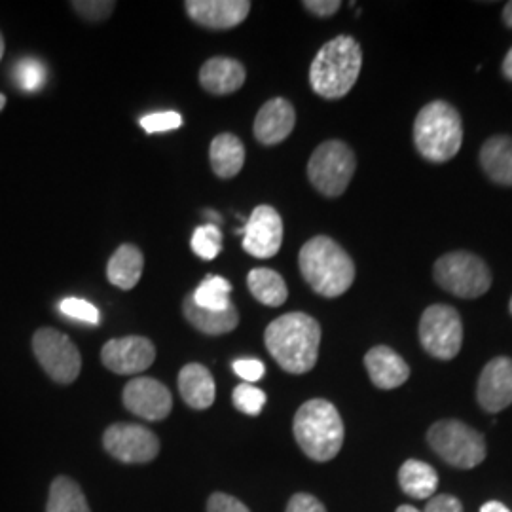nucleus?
<instances>
[{
	"label": "nucleus",
	"instance_id": "14",
	"mask_svg": "<svg viewBox=\"0 0 512 512\" xmlns=\"http://www.w3.org/2000/svg\"><path fill=\"white\" fill-rule=\"evenodd\" d=\"M124 406L143 420L162 421L171 414L173 397L162 382L139 376L124 387Z\"/></svg>",
	"mask_w": 512,
	"mask_h": 512
},
{
	"label": "nucleus",
	"instance_id": "35",
	"mask_svg": "<svg viewBox=\"0 0 512 512\" xmlns=\"http://www.w3.org/2000/svg\"><path fill=\"white\" fill-rule=\"evenodd\" d=\"M234 372L247 384H255L258 380H262L266 366L258 359H239L234 363Z\"/></svg>",
	"mask_w": 512,
	"mask_h": 512
},
{
	"label": "nucleus",
	"instance_id": "19",
	"mask_svg": "<svg viewBox=\"0 0 512 512\" xmlns=\"http://www.w3.org/2000/svg\"><path fill=\"white\" fill-rule=\"evenodd\" d=\"M365 366L372 384L380 389H395L410 378V368L403 357L387 346H376L366 353Z\"/></svg>",
	"mask_w": 512,
	"mask_h": 512
},
{
	"label": "nucleus",
	"instance_id": "16",
	"mask_svg": "<svg viewBox=\"0 0 512 512\" xmlns=\"http://www.w3.org/2000/svg\"><path fill=\"white\" fill-rule=\"evenodd\" d=\"M476 397L480 406L497 414L512 404V359L509 357H495L484 366L480 378Z\"/></svg>",
	"mask_w": 512,
	"mask_h": 512
},
{
	"label": "nucleus",
	"instance_id": "3",
	"mask_svg": "<svg viewBox=\"0 0 512 512\" xmlns=\"http://www.w3.org/2000/svg\"><path fill=\"white\" fill-rule=\"evenodd\" d=\"M363 67V52L353 37L332 38L310 67L311 90L323 99H340L351 92Z\"/></svg>",
	"mask_w": 512,
	"mask_h": 512
},
{
	"label": "nucleus",
	"instance_id": "8",
	"mask_svg": "<svg viewBox=\"0 0 512 512\" xmlns=\"http://www.w3.org/2000/svg\"><path fill=\"white\" fill-rule=\"evenodd\" d=\"M435 279L440 287L459 298H478L492 287L488 266L465 251L440 256L435 262Z\"/></svg>",
	"mask_w": 512,
	"mask_h": 512
},
{
	"label": "nucleus",
	"instance_id": "37",
	"mask_svg": "<svg viewBox=\"0 0 512 512\" xmlns=\"http://www.w3.org/2000/svg\"><path fill=\"white\" fill-rule=\"evenodd\" d=\"M287 512H327L325 505L310 494H296L291 497Z\"/></svg>",
	"mask_w": 512,
	"mask_h": 512
},
{
	"label": "nucleus",
	"instance_id": "27",
	"mask_svg": "<svg viewBox=\"0 0 512 512\" xmlns=\"http://www.w3.org/2000/svg\"><path fill=\"white\" fill-rule=\"evenodd\" d=\"M46 512H92L82 488L69 476H57L50 486Z\"/></svg>",
	"mask_w": 512,
	"mask_h": 512
},
{
	"label": "nucleus",
	"instance_id": "12",
	"mask_svg": "<svg viewBox=\"0 0 512 512\" xmlns=\"http://www.w3.org/2000/svg\"><path fill=\"white\" fill-rule=\"evenodd\" d=\"M243 249L255 258H272L283 243V220L272 205H258L243 230Z\"/></svg>",
	"mask_w": 512,
	"mask_h": 512
},
{
	"label": "nucleus",
	"instance_id": "30",
	"mask_svg": "<svg viewBox=\"0 0 512 512\" xmlns=\"http://www.w3.org/2000/svg\"><path fill=\"white\" fill-rule=\"evenodd\" d=\"M16 82L23 92L35 93L42 90L46 82V69L35 57H25L16 65Z\"/></svg>",
	"mask_w": 512,
	"mask_h": 512
},
{
	"label": "nucleus",
	"instance_id": "26",
	"mask_svg": "<svg viewBox=\"0 0 512 512\" xmlns=\"http://www.w3.org/2000/svg\"><path fill=\"white\" fill-rule=\"evenodd\" d=\"M247 287L260 304L270 306V308L283 306L289 296L285 279L270 268L251 270L247 275Z\"/></svg>",
	"mask_w": 512,
	"mask_h": 512
},
{
	"label": "nucleus",
	"instance_id": "38",
	"mask_svg": "<svg viewBox=\"0 0 512 512\" xmlns=\"http://www.w3.org/2000/svg\"><path fill=\"white\" fill-rule=\"evenodd\" d=\"M423 512H463V505L454 495H435L427 501Z\"/></svg>",
	"mask_w": 512,
	"mask_h": 512
},
{
	"label": "nucleus",
	"instance_id": "21",
	"mask_svg": "<svg viewBox=\"0 0 512 512\" xmlns=\"http://www.w3.org/2000/svg\"><path fill=\"white\" fill-rule=\"evenodd\" d=\"M145 270V256L135 245H120L107 264V277L110 283L122 291H131Z\"/></svg>",
	"mask_w": 512,
	"mask_h": 512
},
{
	"label": "nucleus",
	"instance_id": "20",
	"mask_svg": "<svg viewBox=\"0 0 512 512\" xmlns=\"http://www.w3.org/2000/svg\"><path fill=\"white\" fill-rule=\"evenodd\" d=\"M179 393L184 403L194 410H207L215 403L217 387L211 372L200 365L190 363L179 372Z\"/></svg>",
	"mask_w": 512,
	"mask_h": 512
},
{
	"label": "nucleus",
	"instance_id": "46",
	"mask_svg": "<svg viewBox=\"0 0 512 512\" xmlns=\"http://www.w3.org/2000/svg\"><path fill=\"white\" fill-rule=\"evenodd\" d=\"M509 308H511V313H512V298H511V306H509Z\"/></svg>",
	"mask_w": 512,
	"mask_h": 512
},
{
	"label": "nucleus",
	"instance_id": "45",
	"mask_svg": "<svg viewBox=\"0 0 512 512\" xmlns=\"http://www.w3.org/2000/svg\"><path fill=\"white\" fill-rule=\"evenodd\" d=\"M2 55H4V38L0 35V59H2Z\"/></svg>",
	"mask_w": 512,
	"mask_h": 512
},
{
	"label": "nucleus",
	"instance_id": "4",
	"mask_svg": "<svg viewBox=\"0 0 512 512\" xmlns=\"http://www.w3.org/2000/svg\"><path fill=\"white\" fill-rule=\"evenodd\" d=\"M293 431L302 452L319 463L336 458L344 444V421L325 399L302 404L294 416Z\"/></svg>",
	"mask_w": 512,
	"mask_h": 512
},
{
	"label": "nucleus",
	"instance_id": "2",
	"mask_svg": "<svg viewBox=\"0 0 512 512\" xmlns=\"http://www.w3.org/2000/svg\"><path fill=\"white\" fill-rule=\"evenodd\" d=\"M298 266L311 289L327 298L342 296L355 281L351 256L327 236H315L300 249Z\"/></svg>",
	"mask_w": 512,
	"mask_h": 512
},
{
	"label": "nucleus",
	"instance_id": "28",
	"mask_svg": "<svg viewBox=\"0 0 512 512\" xmlns=\"http://www.w3.org/2000/svg\"><path fill=\"white\" fill-rule=\"evenodd\" d=\"M230 293L232 285L228 279L219 275H207L192 294V300L203 310L224 311L234 306L230 300Z\"/></svg>",
	"mask_w": 512,
	"mask_h": 512
},
{
	"label": "nucleus",
	"instance_id": "31",
	"mask_svg": "<svg viewBox=\"0 0 512 512\" xmlns=\"http://www.w3.org/2000/svg\"><path fill=\"white\" fill-rule=\"evenodd\" d=\"M232 401L239 412L247 416H258L266 404V393L253 384H241L234 389Z\"/></svg>",
	"mask_w": 512,
	"mask_h": 512
},
{
	"label": "nucleus",
	"instance_id": "11",
	"mask_svg": "<svg viewBox=\"0 0 512 512\" xmlns=\"http://www.w3.org/2000/svg\"><path fill=\"white\" fill-rule=\"evenodd\" d=\"M103 446L122 463H148L160 454V440L143 425L114 423L103 435Z\"/></svg>",
	"mask_w": 512,
	"mask_h": 512
},
{
	"label": "nucleus",
	"instance_id": "39",
	"mask_svg": "<svg viewBox=\"0 0 512 512\" xmlns=\"http://www.w3.org/2000/svg\"><path fill=\"white\" fill-rule=\"evenodd\" d=\"M340 6H342L340 0H306L304 2V8L317 18L334 16L340 10Z\"/></svg>",
	"mask_w": 512,
	"mask_h": 512
},
{
	"label": "nucleus",
	"instance_id": "25",
	"mask_svg": "<svg viewBox=\"0 0 512 512\" xmlns=\"http://www.w3.org/2000/svg\"><path fill=\"white\" fill-rule=\"evenodd\" d=\"M399 484L404 494L414 499H429L439 488V475L431 465L418 459H408L399 471Z\"/></svg>",
	"mask_w": 512,
	"mask_h": 512
},
{
	"label": "nucleus",
	"instance_id": "29",
	"mask_svg": "<svg viewBox=\"0 0 512 512\" xmlns=\"http://www.w3.org/2000/svg\"><path fill=\"white\" fill-rule=\"evenodd\" d=\"M192 249L203 260H213L222 251V234L217 224H205L194 230Z\"/></svg>",
	"mask_w": 512,
	"mask_h": 512
},
{
	"label": "nucleus",
	"instance_id": "44",
	"mask_svg": "<svg viewBox=\"0 0 512 512\" xmlns=\"http://www.w3.org/2000/svg\"><path fill=\"white\" fill-rule=\"evenodd\" d=\"M6 107V97L0 93V110L4 109Z\"/></svg>",
	"mask_w": 512,
	"mask_h": 512
},
{
	"label": "nucleus",
	"instance_id": "42",
	"mask_svg": "<svg viewBox=\"0 0 512 512\" xmlns=\"http://www.w3.org/2000/svg\"><path fill=\"white\" fill-rule=\"evenodd\" d=\"M503 21L507 23V27L512 29V2L505 4V10H503Z\"/></svg>",
	"mask_w": 512,
	"mask_h": 512
},
{
	"label": "nucleus",
	"instance_id": "6",
	"mask_svg": "<svg viewBox=\"0 0 512 512\" xmlns=\"http://www.w3.org/2000/svg\"><path fill=\"white\" fill-rule=\"evenodd\" d=\"M427 440L442 461L458 469H473L486 458L484 437L463 421H437L429 429Z\"/></svg>",
	"mask_w": 512,
	"mask_h": 512
},
{
	"label": "nucleus",
	"instance_id": "18",
	"mask_svg": "<svg viewBox=\"0 0 512 512\" xmlns=\"http://www.w3.org/2000/svg\"><path fill=\"white\" fill-rule=\"evenodd\" d=\"M245 67L232 57H211L200 69V84L205 92L213 95H230L245 84Z\"/></svg>",
	"mask_w": 512,
	"mask_h": 512
},
{
	"label": "nucleus",
	"instance_id": "41",
	"mask_svg": "<svg viewBox=\"0 0 512 512\" xmlns=\"http://www.w3.org/2000/svg\"><path fill=\"white\" fill-rule=\"evenodd\" d=\"M503 74L512 80V48L509 50V54L505 57V61H503Z\"/></svg>",
	"mask_w": 512,
	"mask_h": 512
},
{
	"label": "nucleus",
	"instance_id": "10",
	"mask_svg": "<svg viewBox=\"0 0 512 512\" xmlns=\"http://www.w3.org/2000/svg\"><path fill=\"white\" fill-rule=\"evenodd\" d=\"M420 340L431 357L454 359L463 344V323L458 311L446 304L429 306L421 315Z\"/></svg>",
	"mask_w": 512,
	"mask_h": 512
},
{
	"label": "nucleus",
	"instance_id": "22",
	"mask_svg": "<svg viewBox=\"0 0 512 512\" xmlns=\"http://www.w3.org/2000/svg\"><path fill=\"white\" fill-rule=\"evenodd\" d=\"M209 160L219 179H232L243 169L245 147L234 133H220L211 143Z\"/></svg>",
	"mask_w": 512,
	"mask_h": 512
},
{
	"label": "nucleus",
	"instance_id": "5",
	"mask_svg": "<svg viewBox=\"0 0 512 512\" xmlns=\"http://www.w3.org/2000/svg\"><path fill=\"white\" fill-rule=\"evenodd\" d=\"M414 143L429 162L452 160L463 143V124L458 110L446 101H433L420 110L414 124Z\"/></svg>",
	"mask_w": 512,
	"mask_h": 512
},
{
	"label": "nucleus",
	"instance_id": "32",
	"mask_svg": "<svg viewBox=\"0 0 512 512\" xmlns=\"http://www.w3.org/2000/svg\"><path fill=\"white\" fill-rule=\"evenodd\" d=\"M59 311L74 321L88 323V325H99L101 323V313L93 306L92 302L84 298H74L67 296L59 302Z\"/></svg>",
	"mask_w": 512,
	"mask_h": 512
},
{
	"label": "nucleus",
	"instance_id": "33",
	"mask_svg": "<svg viewBox=\"0 0 512 512\" xmlns=\"http://www.w3.org/2000/svg\"><path fill=\"white\" fill-rule=\"evenodd\" d=\"M141 126L147 133H162V131H171V129L181 128L183 118L179 112L167 110V112H154L141 118Z\"/></svg>",
	"mask_w": 512,
	"mask_h": 512
},
{
	"label": "nucleus",
	"instance_id": "34",
	"mask_svg": "<svg viewBox=\"0 0 512 512\" xmlns=\"http://www.w3.org/2000/svg\"><path fill=\"white\" fill-rule=\"evenodd\" d=\"M74 10L88 21H103L110 18V14L116 8V2L110 0H74Z\"/></svg>",
	"mask_w": 512,
	"mask_h": 512
},
{
	"label": "nucleus",
	"instance_id": "9",
	"mask_svg": "<svg viewBox=\"0 0 512 512\" xmlns=\"http://www.w3.org/2000/svg\"><path fill=\"white\" fill-rule=\"evenodd\" d=\"M33 351L44 372L57 384H73L82 370L80 351L73 340L59 330L38 329L33 336Z\"/></svg>",
	"mask_w": 512,
	"mask_h": 512
},
{
	"label": "nucleus",
	"instance_id": "17",
	"mask_svg": "<svg viewBox=\"0 0 512 512\" xmlns=\"http://www.w3.org/2000/svg\"><path fill=\"white\" fill-rule=\"evenodd\" d=\"M296 124V110L293 105L283 99L275 97L262 105L255 118V137L260 145L272 147L285 141L293 133Z\"/></svg>",
	"mask_w": 512,
	"mask_h": 512
},
{
	"label": "nucleus",
	"instance_id": "23",
	"mask_svg": "<svg viewBox=\"0 0 512 512\" xmlns=\"http://www.w3.org/2000/svg\"><path fill=\"white\" fill-rule=\"evenodd\" d=\"M183 313L186 321L209 336L228 334L238 327L239 313L236 306L224 311L203 310L194 304L192 296H186L183 302Z\"/></svg>",
	"mask_w": 512,
	"mask_h": 512
},
{
	"label": "nucleus",
	"instance_id": "43",
	"mask_svg": "<svg viewBox=\"0 0 512 512\" xmlns=\"http://www.w3.org/2000/svg\"><path fill=\"white\" fill-rule=\"evenodd\" d=\"M397 512H423L420 509H416V507H410V505H403V507H399Z\"/></svg>",
	"mask_w": 512,
	"mask_h": 512
},
{
	"label": "nucleus",
	"instance_id": "15",
	"mask_svg": "<svg viewBox=\"0 0 512 512\" xmlns=\"http://www.w3.org/2000/svg\"><path fill=\"white\" fill-rule=\"evenodd\" d=\"M186 14L192 21L213 31L234 29L243 23L249 12V0H188L184 2Z\"/></svg>",
	"mask_w": 512,
	"mask_h": 512
},
{
	"label": "nucleus",
	"instance_id": "13",
	"mask_svg": "<svg viewBox=\"0 0 512 512\" xmlns=\"http://www.w3.org/2000/svg\"><path fill=\"white\" fill-rule=\"evenodd\" d=\"M156 359L154 344L143 336H126L109 340L101 349V361L110 372L129 376L145 372Z\"/></svg>",
	"mask_w": 512,
	"mask_h": 512
},
{
	"label": "nucleus",
	"instance_id": "40",
	"mask_svg": "<svg viewBox=\"0 0 512 512\" xmlns=\"http://www.w3.org/2000/svg\"><path fill=\"white\" fill-rule=\"evenodd\" d=\"M480 512H511L503 503H499V501H488V503H484L482 505V509Z\"/></svg>",
	"mask_w": 512,
	"mask_h": 512
},
{
	"label": "nucleus",
	"instance_id": "7",
	"mask_svg": "<svg viewBox=\"0 0 512 512\" xmlns=\"http://www.w3.org/2000/svg\"><path fill=\"white\" fill-rule=\"evenodd\" d=\"M357 160L353 150L342 141H327L315 148L308 162V179L327 198H336L346 192Z\"/></svg>",
	"mask_w": 512,
	"mask_h": 512
},
{
	"label": "nucleus",
	"instance_id": "1",
	"mask_svg": "<svg viewBox=\"0 0 512 512\" xmlns=\"http://www.w3.org/2000/svg\"><path fill=\"white\" fill-rule=\"evenodd\" d=\"M264 342L285 372L306 374L319 357L321 327L308 313H285L266 327Z\"/></svg>",
	"mask_w": 512,
	"mask_h": 512
},
{
	"label": "nucleus",
	"instance_id": "24",
	"mask_svg": "<svg viewBox=\"0 0 512 512\" xmlns=\"http://www.w3.org/2000/svg\"><path fill=\"white\" fill-rule=\"evenodd\" d=\"M480 164L497 184L512 186V137L497 135L484 143Z\"/></svg>",
	"mask_w": 512,
	"mask_h": 512
},
{
	"label": "nucleus",
	"instance_id": "36",
	"mask_svg": "<svg viewBox=\"0 0 512 512\" xmlns=\"http://www.w3.org/2000/svg\"><path fill=\"white\" fill-rule=\"evenodd\" d=\"M207 512H251L239 499L232 495L217 494L211 495L207 501Z\"/></svg>",
	"mask_w": 512,
	"mask_h": 512
}]
</instances>
